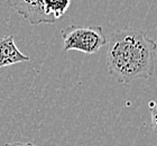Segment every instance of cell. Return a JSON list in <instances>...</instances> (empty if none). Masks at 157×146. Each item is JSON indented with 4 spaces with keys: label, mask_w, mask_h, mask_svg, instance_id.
Wrapping results in <instances>:
<instances>
[{
    "label": "cell",
    "mask_w": 157,
    "mask_h": 146,
    "mask_svg": "<svg viewBox=\"0 0 157 146\" xmlns=\"http://www.w3.org/2000/svg\"><path fill=\"white\" fill-rule=\"evenodd\" d=\"M107 65L111 77L128 85L154 73L156 43L140 29H117L107 39Z\"/></svg>",
    "instance_id": "cell-1"
},
{
    "label": "cell",
    "mask_w": 157,
    "mask_h": 146,
    "mask_svg": "<svg viewBox=\"0 0 157 146\" xmlns=\"http://www.w3.org/2000/svg\"><path fill=\"white\" fill-rule=\"evenodd\" d=\"M63 49L94 54L107 44V37L100 26H69L62 29Z\"/></svg>",
    "instance_id": "cell-2"
},
{
    "label": "cell",
    "mask_w": 157,
    "mask_h": 146,
    "mask_svg": "<svg viewBox=\"0 0 157 146\" xmlns=\"http://www.w3.org/2000/svg\"><path fill=\"white\" fill-rule=\"evenodd\" d=\"M7 3L32 25L56 23L55 18L46 13L43 0H7Z\"/></svg>",
    "instance_id": "cell-3"
},
{
    "label": "cell",
    "mask_w": 157,
    "mask_h": 146,
    "mask_svg": "<svg viewBox=\"0 0 157 146\" xmlns=\"http://www.w3.org/2000/svg\"><path fill=\"white\" fill-rule=\"evenodd\" d=\"M29 60V56L18 49L13 41V35L0 38V69Z\"/></svg>",
    "instance_id": "cell-4"
},
{
    "label": "cell",
    "mask_w": 157,
    "mask_h": 146,
    "mask_svg": "<svg viewBox=\"0 0 157 146\" xmlns=\"http://www.w3.org/2000/svg\"><path fill=\"white\" fill-rule=\"evenodd\" d=\"M43 2L46 13L57 20L67 11L71 0H43Z\"/></svg>",
    "instance_id": "cell-5"
},
{
    "label": "cell",
    "mask_w": 157,
    "mask_h": 146,
    "mask_svg": "<svg viewBox=\"0 0 157 146\" xmlns=\"http://www.w3.org/2000/svg\"><path fill=\"white\" fill-rule=\"evenodd\" d=\"M148 106H149L151 114V126H153L154 132L157 134V100L151 101Z\"/></svg>",
    "instance_id": "cell-6"
},
{
    "label": "cell",
    "mask_w": 157,
    "mask_h": 146,
    "mask_svg": "<svg viewBox=\"0 0 157 146\" xmlns=\"http://www.w3.org/2000/svg\"><path fill=\"white\" fill-rule=\"evenodd\" d=\"M2 146H38L32 143H24V142H13V143H6Z\"/></svg>",
    "instance_id": "cell-7"
}]
</instances>
